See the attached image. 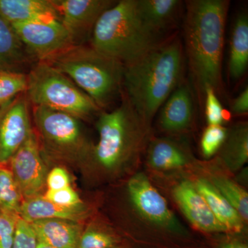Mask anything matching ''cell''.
<instances>
[{
  "instance_id": "10",
  "label": "cell",
  "mask_w": 248,
  "mask_h": 248,
  "mask_svg": "<svg viewBox=\"0 0 248 248\" xmlns=\"http://www.w3.org/2000/svg\"><path fill=\"white\" fill-rule=\"evenodd\" d=\"M60 20L71 36L73 45H84L104 11L117 1L112 0H53Z\"/></svg>"
},
{
  "instance_id": "27",
  "label": "cell",
  "mask_w": 248,
  "mask_h": 248,
  "mask_svg": "<svg viewBox=\"0 0 248 248\" xmlns=\"http://www.w3.org/2000/svg\"><path fill=\"white\" fill-rule=\"evenodd\" d=\"M123 245L120 236L115 233L104 228L89 227L81 234L79 248H112Z\"/></svg>"
},
{
  "instance_id": "30",
  "label": "cell",
  "mask_w": 248,
  "mask_h": 248,
  "mask_svg": "<svg viewBox=\"0 0 248 248\" xmlns=\"http://www.w3.org/2000/svg\"><path fill=\"white\" fill-rule=\"evenodd\" d=\"M19 217L0 210V248H12Z\"/></svg>"
},
{
  "instance_id": "26",
  "label": "cell",
  "mask_w": 248,
  "mask_h": 248,
  "mask_svg": "<svg viewBox=\"0 0 248 248\" xmlns=\"http://www.w3.org/2000/svg\"><path fill=\"white\" fill-rule=\"evenodd\" d=\"M27 82V76L21 72L0 70V107L26 92Z\"/></svg>"
},
{
  "instance_id": "21",
  "label": "cell",
  "mask_w": 248,
  "mask_h": 248,
  "mask_svg": "<svg viewBox=\"0 0 248 248\" xmlns=\"http://www.w3.org/2000/svg\"><path fill=\"white\" fill-rule=\"evenodd\" d=\"M218 159L232 172H237L248 161V125L246 122L228 129L224 143L218 152Z\"/></svg>"
},
{
  "instance_id": "9",
  "label": "cell",
  "mask_w": 248,
  "mask_h": 248,
  "mask_svg": "<svg viewBox=\"0 0 248 248\" xmlns=\"http://www.w3.org/2000/svg\"><path fill=\"white\" fill-rule=\"evenodd\" d=\"M12 26L28 53L40 62L47 61L74 46L68 31L57 19Z\"/></svg>"
},
{
  "instance_id": "33",
  "label": "cell",
  "mask_w": 248,
  "mask_h": 248,
  "mask_svg": "<svg viewBox=\"0 0 248 248\" xmlns=\"http://www.w3.org/2000/svg\"><path fill=\"white\" fill-rule=\"evenodd\" d=\"M71 184L69 174L62 167H55L48 174L46 179V185L48 190H60L68 187Z\"/></svg>"
},
{
  "instance_id": "4",
  "label": "cell",
  "mask_w": 248,
  "mask_h": 248,
  "mask_svg": "<svg viewBox=\"0 0 248 248\" xmlns=\"http://www.w3.org/2000/svg\"><path fill=\"white\" fill-rule=\"evenodd\" d=\"M46 62L68 77L100 109L110 106L123 87V63L91 46H73Z\"/></svg>"
},
{
  "instance_id": "28",
  "label": "cell",
  "mask_w": 248,
  "mask_h": 248,
  "mask_svg": "<svg viewBox=\"0 0 248 248\" xmlns=\"http://www.w3.org/2000/svg\"><path fill=\"white\" fill-rule=\"evenodd\" d=\"M228 133V129L223 125H208L203 130L200 142L201 151L204 158L210 159L218 153Z\"/></svg>"
},
{
  "instance_id": "2",
  "label": "cell",
  "mask_w": 248,
  "mask_h": 248,
  "mask_svg": "<svg viewBox=\"0 0 248 248\" xmlns=\"http://www.w3.org/2000/svg\"><path fill=\"white\" fill-rule=\"evenodd\" d=\"M184 46L174 36L124 65V94L138 115L152 125L163 104L184 81Z\"/></svg>"
},
{
  "instance_id": "12",
  "label": "cell",
  "mask_w": 248,
  "mask_h": 248,
  "mask_svg": "<svg viewBox=\"0 0 248 248\" xmlns=\"http://www.w3.org/2000/svg\"><path fill=\"white\" fill-rule=\"evenodd\" d=\"M171 195L195 229L207 234H229L212 213L192 180H182L174 184L171 189Z\"/></svg>"
},
{
  "instance_id": "29",
  "label": "cell",
  "mask_w": 248,
  "mask_h": 248,
  "mask_svg": "<svg viewBox=\"0 0 248 248\" xmlns=\"http://www.w3.org/2000/svg\"><path fill=\"white\" fill-rule=\"evenodd\" d=\"M203 107L208 125H223L226 120V114L217 97V93L212 88L205 89Z\"/></svg>"
},
{
  "instance_id": "7",
  "label": "cell",
  "mask_w": 248,
  "mask_h": 248,
  "mask_svg": "<svg viewBox=\"0 0 248 248\" xmlns=\"http://www.w3.org/2000/svg\"><path fill=\"white\" fill-rule=\"evenodd\" d=\"M127 191L134 209L142 219L166 232L186 235L167 201L144 173H137L129 179Z\"/></svg>"
},
{
  "instance_id": "35",
  "label": "cell",
  "mask_w": 248,
  "mask_h": 248,
  "mask_svg": "<svg viewBox=\"0 0 248 248\" xmlns=\"http://www.w3.org/2000/svg\"><path fill=\"white\" fill-rule=\"evenodd\" d=\"M236 234H227L217 242L216 248H248L247 241Z\"/></svg>"
},
{
  "instance_id": "18",
  "label": "cell",
  "mask_w": 248,
  "mask_h": 248,
  "mask_svg": "<svg viewBox=\"0 0 248 248\" xmlns=\"http://www.w3.org/2000/svg\"><path fill=\"white\" fill-rule=\"evenodd\" d=\"M37 241L56 248H79L83 227L79 222L45 219L30 223Z\"/></svg>"
},
{
  "instance_id": "31",
  "label": "cell",
  "mask_w": 248,
  "mask_h": 248,
  "mask_svg": "<svg viewBox=\"0 0 248 248\" xmlns=\"http://www.w3.org/2000/svg\"><path fill=\"white\" fill-rule=\"evenodd\" d=\"M43 197L46 200L61 206L74 207L84 203L71 186L60 190H47Z\"/></svg>"
},
{
  "instance_id": "20",
  "label": "cell",
  "mask_w": 248,
  "mask_h": 248,
  "mask_svg": "<svg viewBox=\"0 0 248 248\" xmlns=\"http://www.w3.org/2000/svg\"><path fill=\"white\" fill-rule=\"evenodd\" d=\"M196 189L203 197L212 213L226 228L229 234H239L246 223L228 201L215 188L206 177H197L192 180Z\"/></svg>"
},
{
  "instance_id": "22",
  "label": "cell",
  "mask_w": 248,
  "mask_h": 248,
  "mask_svg": "<svg viewBox=\"0 0 248 248\" xmlns=\"http://www.w3.org/2000/svg\"><path fill=\"white\" fill-rule=\"evenodd\" d=\"M248 65V16L241 11L235 17L230 44L228 71L232 79H240Z\"/></svg>"
},
{
  "instance_id": "3",
  "label": "cell",
  "mask_w": 248,
  "mask_h": 248,
  "mask_svg": "<svg viewBox=\"0 0 248 248\" xmlns=\"http://www.w3.org/2000/svg\"><path fill=\"white\" fill-rule=\"evenodd\" d=\"M97 128L99 140L91 154L98 167L108 172L136 164L152 138L151 124L138 115L124 93L118 107L99 116Z\"/></svg>"
},
{
  "instance_id": "23",
  "label": "cell",
  "mask_w": 248,
  "mask_h": 248,
  "mask_svg": "<svg viewBox=\"0 0 248 248\" xmlns=\"http://www.w3.org/2000/svg\"><path fill=\"white\" fill-rule=\"evenodd\" d=\"M30 58L13 26L0 14V70L19 72Z\"/></svg>"
},
{
  "instance_id": "25",
  "label": "cell",
  "mask_w": 248,
  "mask_h": 248,
  "mask_svg": "<svg viewBox=\"0 0 248 248\" xmlns=\"http://www.w3.org/2000/svg\"><path fill=\"white\" fill-rule=\"evenodd\" d=\"M23 200L11 171L0 169V210L18 215Z\"/></svg>"
},
{
  "instance_id": "32",
  "label": "cell",
  "mask_w": 248,
  "mask_h": 248,
  "mask_svg": "<svg viewBox=\"0 0 248 248\" xmlns=\"http://www.w3.org/2000/svg\"><path fill=\"white\" fill-rule=\"evenodd\" d=\"M37 239L30 223L19 217L12 248H37Z\"/></svg>"
},
{
  "instance_id": "24",
  "label": "cell",
  "mask_w": 248,
  "mask_h": 248,
  "mask_svg": "<svg viewBox=\"0 0 248 248\" xmlns=\"http://www.w3.org/2000/svg\"><path fill=\"white\" fill-rule=\"evenodd\" d=\"M208 179L215 186L228 203L236 210L240 217L247 224L248 221V194L231 178L224 174H208Z\"/></svg>"
},
{
  "instance_id": "14",
  "label": "cell",
  "mask_w": 248,
  "mask_h": 248,
  "mask_svg": "<svg viewBox=\"0 0 248 248\" xmlns=\"http://www.w3.org/2000/svg\"><path fill=\"white\" fill-rule=\"evenodd\" d=\"M28 99H15L0 120V163L9 161L32 133Z\"/></svg>"
},
{
  "instance_id": "15",
  "label": "cell",
  "mask_w": 248,
  "mask_h": 248,
  "mask_svg": "<svg viewBox=\"0 0 248 248\" xmlns=\"http://www.w3.org/2000/svg\"><path fill=\"white\" fill-rule=\"evenodd\" d=\"M146 164L156 172H169L190 166L193 158L180 143L167 138H151L146 148Z\"/></svg>"
},
{
  "instance_id": "36",
  "label": "cell",
  "mask_w": 248,
  "mask_h": 248,
  "mask_svg": "<svg viewBox=\"0 0 248 248\" xmlns=\"http://www.w3.org/2000/svg\"><path fill=\"white\" fill-rule=\"evenodd\" d=\"M37 248H56L52 247V246H48V245L44 244V243L37 241Z\"/></svg>"
},
{
  "instance_id": "5",
  "label": "cell",
  "mask_w": 248,
  "mask_h": 248,
  "mask_svg": "<svg viewBox=\"0 0 248 248\" xmlns=\"http://www.w3.org/2000/svg\"><path fill=\"white\" fill-rule=\"evenodd\" d=\"M160 42L140 19L136 0H121L104 11L91 37V46L124 65L138 60Z\"/></svg>"
},
{
  "instance_id": "8",
  "label": "cell",
  "mask_w": 248,
  "mask_h": 248,
  "mask_svg": "<svg viewBox=\"0 0 248 248\" xmlns=\"http://www.w3.org/2000/svg\"><path fill=\"white\" fill-rule=\"evenodd\" d=\"M33 116L37 128L49 148L68 154L87 148L78 117L42 107H34Z\"/></svg>"
},
{
  "instance_id": "1",
  "label": "cell",
  "mask_w": 248,
  "mask_h": 248,
  "mask_svg": "<svg viewBox=\"0 0 248 248\" xmlns=\"http://www.w3.org/2000/svg\"><path fill=\"white\" fill-rule=\"evenodd\" d=\"M228 0H187L184 31L192 89L203 107L205 89L223 92L222 60Z\"/></svg>"
},
{
  "instance_id": "19",
  "label": "cell",
  "mask_w": 248,
  "mask_h": 248,
  "mask_svg": "<svg viewBox=\"0 0 248 248\" xmlns=\"http://www.w3.org/2000/svg\"><path fill=\"white\" fill-rule=\"evenodd\" d=\"M0 14L11 25L60 20L53 0H0Z\"/></svg>"
},
{
  "instance_id": "11",
  "label": "cell",
  "mask_w": 248,
  "mask_h": 248,
  "mask_svg": "<svg viewBox=\"0 0 248 248\" xmlns=\"http://www.w3.org/2000/svg\"><path fill=\"white\" fill-rule=\"evenodd\" d=\"M9 161L24 200L40 196L45 189L47 173L33 131Z\"/></svg>"
},
{
  "instance_id": "37",
  "label": "cell",
  "mask_w": 248,
  "mask_h": 248,
  "mask_svg": "<svg viewBox=\"0 0 248 248\" xmlns=\"http://www.w3.org/2000/svg\"><path fill=\"white\" fill-rule=\"evenodd\" d=\"M112 248H128V246H125V245H123V246H119V247Z\"/></svg>"
},
{
  "instance_id": "34",
  "label": "cell",
  "mask_w": 248,
  "mask_h": 248,
  "mask_svg": "<svg viewBox=\"0 0 248 248\" xmlns=\"http://www.w3.org/2000/svg\"><path fill=\"white\" fill-rule=\"evenodd\" d=\"M231 110L234 115H242L248 113V88L242 91L231 103Z\"/></svg>"
},
{
  "instance_id": "17",
  "label": "cell",
  "mask_w": 248,
  "mask_h": 248,
  "mask_svg": "<svg viewBox=\"0 0 248 248\" xmlns=\"http://www.w3.org/2000/svg\"><path fill=\"white\" fill-rule=\"evenodd\" d=\"M139 16L152 33L160 37L174 27L183 9L179 0H136Z\"/></svg>"
},
{
  "instance_id": "13",
  "label": "cell",
  "mask_w": 248,
  "mask_h": 248,
  "mask_svg": "<svg viewBox=\"0 0 248 248\" xmlns=\"http://www.w3.org/2000/svg\"><path fill=\"white\" fill-rule=\"evenodd\" d=\"M193 89L185 79L173 91L159 109L158 126L169 135L190 131L195 120Z\"/></svg>"
},
{
  "instance_id": "6",
  "label": "cell",
  "mask_w": 248,
  "mask_h": 248,
  "mask_svg": "<svg viewBox=\"0 0 248 248\" xmlns=\"http://www.w3.org/2000/svg\"><path fill=\"white\" fill-rule=\"evenodd\" d=\"M26 95L34 107H42L84 119L100 110L94 101L68 77L46 62H40L27 76Z\"/></svg>"
},
{
  "instance_id": "16",
  "label": "cell",
  "mask_w": 248,
  "mask_h": 248,
  "mask_svg": "<svg viewBox=\"0 0 248 248\" xmlns=\"http://www.w3.org/2000/svg\"><path fill=\"white\" fill-rule=\"evenodd\" d=\"M90 210L84 203L74 207H64L52 203L43 196L23 200L19 217L31 223L45 219H65L79 222L89 216Z\"/></svg>"
}]
</instances>
